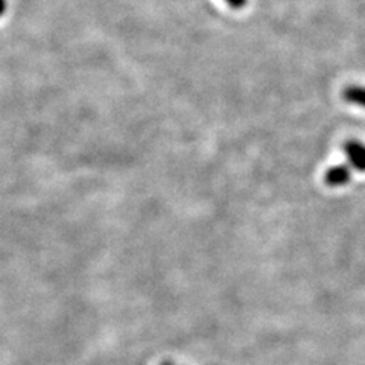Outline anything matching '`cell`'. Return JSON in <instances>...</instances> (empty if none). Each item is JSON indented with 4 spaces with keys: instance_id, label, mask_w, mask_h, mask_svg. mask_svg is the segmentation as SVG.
<instances>
[{
    "instance_id": "6da1fadb",
    "label": "cell",
    "mask_w": 365,
    "mask_h": 365,
    "mask_svg": "<svg viewBox=\"0 0 365 365\" xmlns=\"http://www.w3.org/2000/svg\"><path fill=\"white\" fill-rule=\"evenodd\" d=\"M344 151L351 168L365 173V145L358 140H349L344 145Z\"/></svg>"
},
{
    "instance_id": "7a4b0ae2",
    "label": "cell",
    "mask_w": 365,
    "mask_h": 365,
    "mask_svg": "<svg viewBox=\"0 0 365 365\" xmlns=\"http://www.w3.org/2000/svg\"><path fill=\"white\" fill-rule=\"evenodd\" d=\"M350 180H351V170H350V166H346V165L329 168L324 174V182L329 187L346 186Z\"/></svg>"
},
{
    "instance_id": "3957f363",
    "label": "cell",
    "mask_w": 365,
    "mask_h": 365,
    "mask_svg": "<svg viewBox=\"0 0 365 365\" xmlns=\"http://www.w3.org/2000/svg\"><path fill=\"white\" fill-rule=\"evenodd\" d=\"M342 99L351 106L365 108V87L349 86L342 90Z\"/></svg>"
},
{
    "instance_id": "5b68a950",
    "label": "cell",
    "mask_w": 365,
    "mask_h": 365,
    "mask_svg": "<svg viewBox=\"0 0 365 365\" xmlns=\"http://www.w3.org/2000/svg\"><path fill=\"white\" fill-rule=\"evenodd\" d=\"M6 11V0H0V16H4Z\"/></svg>"
},
{
    "instance_id": "277c9868",
    "label": "cell",
    "mask_w": 365,
    "mask_h": 365,
    "mask_svg": "<svg viewBox=\"0 0 365 365\" xmlns=\"http://www.w3.org/2000/svg\"><path fill=\"white\" fill-rule=\"evenodd\" d=\"M248 0H225V4L233 9H242L247 6Z\"/></svg>"
}]
</instances>
